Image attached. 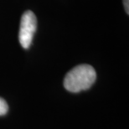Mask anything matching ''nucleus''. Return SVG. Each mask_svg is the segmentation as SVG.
Returning <instances> with one entry per match:
<instances>
[{
  "instance_id": "obj_2",
  "label": "nucleus",
  "mask_w": 129,
  "mask_h": 129,
  "mask_svg": "<svg viewBox=\"0 0 129 129\" xmlns=\"http://www.w3.org/2000/svg\"><path fill=\"white\" fill-rule=\"evenodd\" d=\"M37 29V19L32 11H26L22 15L19 32V40L24 49L31 45L34 35Z\"/></svg>"
},
{
  "instance_id": "obj_4",
  "label": "nucleus",
  "mask_w": 129,
  "mask_h": 129,
  "mask_svg": "<svg viewBox=\"0 0 129 129\" xmlns=\"http://www.w3.org/2000/svg\"><path fill=\"white\" fill-rule=\"evenodd\" d=\"M128 0H123V5H124V9L125 11L127 12V14H128L129 13V4H128Z\"/></svg>"
},
{
  "instance_id": "obj_1",
  "label": "nucleus",
  "mask_w": 129,
  "mask_h": 129,
  "mask_svg": "<svg viewBox=\"0 0 129 129\" xmlns=\"http://www.w3.org/2000/svg\"><path fill=\"white\" fill-rule=\"evenodd\" d=\"M96 73L90 64H79L71 70L64 79V87L67 91L77 93L89 89L95 83Z\"/></svg>"
},
{
  "instance_id": "obj_3",
  "label": "nucleus",
  "mask_w": 129,
  "mask_h": 129,
  "mask_svg": "<svg viewBox=\"0 0 129 129\" xmlns=\"http://www.w3.org/2000/svg\"><path fill=\"white\" fill-rule=\"evenodd\" d=\"M8 111H9V106H8L6 101L0 97V116L7 114Z\"/></svg>"
}]
</instances>
